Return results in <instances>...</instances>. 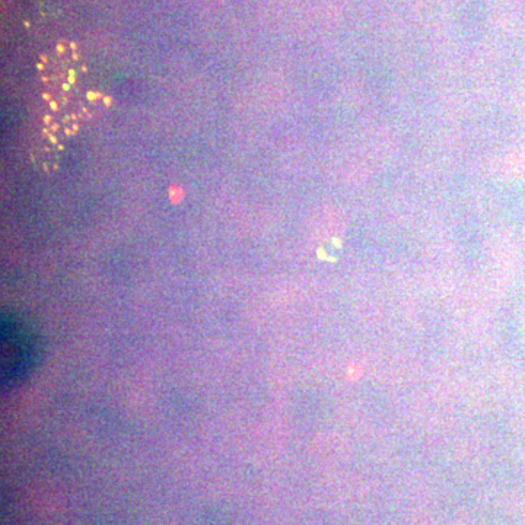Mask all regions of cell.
<instances>
[{"instance_id": "cell-1", "label": "cell", "mask_w": 525, "mask_h": 525, "mask_svg": "<svg viewBox=\"0 0 525 525\" xmlns=\"http://www.w3.org/2000/svg\"><path fill=\"white\" fill-rule=\"evenodd\" d=\"M37 356V342L30 330L22 326H2V375L3 383L21 380L33 367Z\"/></svg>"}]
</instances>
